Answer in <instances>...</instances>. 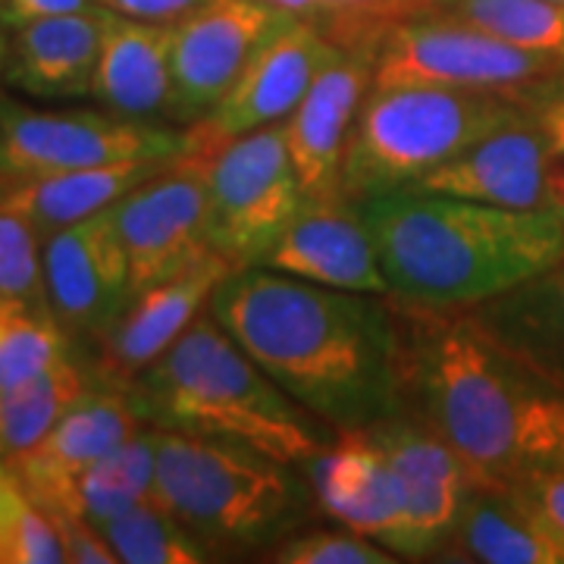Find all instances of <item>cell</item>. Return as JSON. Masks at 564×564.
Instances as JSON below:
<instances>
[{
	"label": "cell",
	"instance_id": "obj_21",
	"mask_svg": "<svg viewBox=\"0 0 564 564\" xmlns=\"http://www.w3.org/2000/svg\"><path fill=\"white\" fill-rule=\"evenodd\" d=\"M110 13V7H95L13 29L3 82L39 101L91 98Z\"/></svg>",
	"mask_w": 564,
	"mask_h": 564
},
{
	"label": "cell",
	"instance_id": "obj_18",
	"mask_svg": "<svg viewBox=\"0 0 564 564\" xmlns=\"http://www.w3.org/2000/svg\"><path fill=\"white\" fill-rule=\"evenodd\" d=\"M417 192L448 195L462 202L511 207V210H540L543 207V141L524 113L489 132L452 161L440 163L417 182L404 185Z\"/></svg>",
	"mask_w": 564,
	"mask_h": 564
},
{
	"label": "cell",
	"instance_id": "obj_30",
	"mask_svg": "<svg viewBox=\"0 0 564 564\" xmlns=\"http://www.w3.org/2000/svg\"><path fill=\"white\" fill-rule=\"evenodd\" d=\"M101 533L122 564H202L207 558V545L151 499L101 524Z\"/></svg>",
	"mask_w": 564,
	"mask_h": 564
},
{
	"label": "cell",
	"instance_id": "obj_14",
	"mask_svg": "<svg viewBox=\"0 0 564 564\" xmlns=\"http://www.w3.org/2000/svg\"><path fill=\"white\" fill-rule=\"evenodd\" d=\"M135 292L173 280L214 254L204 229L202 173L166 161L113 204Z\"/></svg>",
	"mask_w": 564,
	"mask_h": 564
},
{
	"label": "cell",
	"instance_id": "obj_17",
	"mask_svg": "<svg viewBox=\"0 0 564 564\" xmlns=\"http://www.w3.org/2000/svg\"><path fill=\"white\" fill-rule=\"evenodd\" d=\"M373 88V57L343 54L323 69L299 107L282 120L289 158L304 198L343 188V166L364 101Z\"/></svg>",
	"mask_w": 564,
	"mask_h": 564
},
{
	"label": "cell",
	"instance_id": "obj_25",
	"mask_svg": "<svg viewBox=\"0 0 564 564\" xmlns=\"http://www.w3.org/2000/svg\"><path fill=\"white\" fill-rule=\"evenodd\" d=\"M443 549L458 562L564 564L555 533L540 524L508 486H470Z\"/></svg>",
	"mask_w": 564,
	"mask_h": 564
},
{
	"label": "cell",
	"instance_id": "obj_6",
	"mask_svg": "<svg viewBox=\"0 0 564 564\" xmlns=\"http://www.w3.org/2000/svg\"><path fill=\"white\" fill-rule=\"evenodd\" d=\"M511 91L477 88H370L343 166V192L351 202L395 192L452 161L489 132L521 120Z\"/></svg>",
	"mask_w": 564,
	"mask_h": 564
},
{
	"label": "cell",
	"instance_id": "obj_1",
	"mask_svg": "<svg viewBox=\"0 0 564 564\" xmlns=\"http://www.w3.org/2000/svg\"><path fill=\"white\" fill-rule=\"evenodd\" d=\"M389 302L402 411L455 448L474 486L562 474L564 392L508 355L470 307Z\"/></svg>",
	"mask_w": 564,
	"mask_h": 564
},
{
	"label": "cell",
	"instance_id": "obj_43",
	"mask_svg": "<svg viewBox=\"0 0 564 564\" xmlns=\"http://www.w3.org/2000/svg\"><path fill=\"white\" fill-rule=\"evenodd\" d=\"M562 3H564V0H562Z\"/></svg>",
	"mask_w": 564,
	"mask_h": 564
},
{
	"label": "cell",
	"instance_id": "obj_20",
	"mask_svg": "<svg viewBox=\"0 0 564 564\" xmlns=\"http://www.w3.org/2000/svg\"><path fill=\"white\" fill-rule=\"evenodd\" d=\"M148 423L141 421L126 389H91L79 404H73L47 436L29 452L10 458L13 474L20 477L25 496L35 505L47 502L73 474L104 458L110 448L135 436Z\"/></svg>",
	"mask_w": 564,
	"mask_h": 564
},
{
	"label": "cell",
	"instance_id": "obj_26",
	"mask_svg": "<svg viewBox=\"0 0 564 564\" xmlns=\"http://www.w3.org/2000/svg\"><path fill=\"white\" fill-rule=\"evenodd\" d=\"M154 458H158V430L144 426L126 443L110 448L104 458L73 474L39 508L57 514H76L95 527L107 524L120 518L122 511L151 499Z\"/></svg>",
	"mask_w": 564,
	"mask_h": 564
},
{
	"label": "cell",
	"instance_id": "obj_24",
	"mask_svg": "<svg viewBox=\"0 0 564 564\" xmlns=\"http://www.w3.org/2000/svg\"><path fill=\"white\" fill-rule=\"evenodd\" d=\"M166 161H126L51 173L39 180H0V207L39 229L41 239L63 226L95 217L151 180Z\"/></svg>",
	"mask_w": 564,
	"mask_h": 564
},
{
	"label": "cell",
	"instance_id": "obj_31",
	"mask_svg": "<svg viewBox=\"0 0 564 564\" xmlns=\"http://www.w3.org/2000/svg\"><path fill=\"white\" fill-rule=\"evenodd\" d=\"M41 245L32 223L0 207V299L47 304Z\"/></svg>",
	"mask_w": 564,
	"mask_h": 564
},
{
	"label": "cell",
	"instance_id": "obj_42",
	"mask_svg": "<svg viewBox=\"0 0 564 564\" xmlns=\"http://www.w3.org/2000/svg\"><path fill=\"white\" fill-rule=\"evenodd\" d=\"M436 3H440V7H443V0H436Z\"/></svg>",
	"mask_w": 564,
	"mask_h": 564
},
{
	"label": "cell",
	"instance_id": "obj_38",
	"mask_svg": "<svg viewBox=\"0 0 564 564\" xmlns=\"http://www.w3.org/2000/svg\"><path fill=\"white\" fill-rule=\"evenodd\" d=\"M29 502L32 499L25 496V489H22L20 477L13 474V467L7 462H0V564H7L10 545H13V536H17V527H20Z\"/></svg>",
	"mask_w": 564,
	"mask_h": 564
},
{
	"label": "cell",
	"instance_id": "obj_35",
	"mask_svg": "<svg viewBox=\"0 0 564 564\" xmlns=\"http://www.w3.org/2000/svg\"><path fill=\"white\" fill-rule=\"evenodd\" d=\"M524 508L545 524L555 540L562 545L564 540V470L562 474H540V477H530V480H521V484L508 486ZM564 562V558H562Z\"/></svg>",
	"mask_w": 564,
	"mask_h": 564
},
{
	"label": "cell",
	"instance_id": "obj_28",
	"mask_svg": "<svg viewBox=\"0 0 564 564\" xmlns=\"http://www.w3.org/2000/svg\"><path fill=\"white\" fill-rule=\"evenodd\" d=\"M69 333L51 304L0 299V389L69 358Z\"/></svg>",
	"mask_w": 564,
	"mask_h": 564
},
{
	"label": "cell",
	"instance_id": "obj_5",
	"mask_svg": "<svg viewBox=\"0 0 564 564\" xmlns=\"http://www.w3.org/2000/svg\"><path fill=\"white\" fill-rule=\"evenodd\" d=\"M307 496L295 464L239 443L158 430L151 502L182 521L207 549L273 543L299 521Z\"/></svg>",
	"mask_w": 564,
	"mask_h": 564
},
{
	"label": "cell",
	"instance_id": "obj_3",
	"mask_svg": "<svg viewBox=\"0 0 564 564\" xmlns=\"http://www.w3.org/2000/svg\"><path fill=\"white\" fill-rule=\"evenodd\" d=\"M358 204L399 302L477 307L564 258V223L545 207L511 210L417 188Z\"/></svg>",
	"mask_w": 564,
	"mask_h": 564
},
{
	"label": "cell",
	"instance_id": "obj_9",
	"mask_svg": "<svg viewBox=\"0 0 564 564\" xmlns=\"http://www.w3.org/2000/svg\"><path fill=\"white\" fill-rule=\"evenodd\" d=\"M564 61L492 39L455 13H421L399 22L373 57V88L433 85L514 91L552 79Z\"/></svg>",
	"mask_w": 564,
	"mask_h": 564
},
{
	"label": "cell",
	"instance_id": "obj_22",
	"mask_svg": "<svg viewBox=\"0 0 564 564\" xmlns=\"http://www.w3.org/2000/svg\"><path fill=\"white\" fill-rule=\"evenodd\" d=\"M173 25L110 13L91 98L129 120L154 122L173 107Z\"/></svg>",
	"mask_w": 564,
	"mask_h": 564
},
{
	"label": "cell",
	"instance_id": "obj_4",
	"mask_svg": "<svg viewBox=\"0 0 564 564\" xmlns=\"http://www.w3.org/2000/svg\"><path fill=\"white\" fill-rule=\"evenodd\" d=\"M141 421L223 443H239L289 464H307L329 445L321 423L295 402L214 314H202L129 383Z\"/></svg>",
	"mask_w": 564,
	"mask_h": 564
},
{
	"label": "cell",
	"instance_id": "obj_34",
	"mask_svg": "<svg viewBox=\"0 0 564 564\" xmlns=\"http://www.w3.org/2000/svg\"><path fill=\"white\" fill-rule=\"evenodd\" d=\"M66 558V545L61 540V530L54 524V518L39 508L35 502H29L25 514H22L17 536L10 545L7 564H63Z\"/></svg>",
	"mask_w": 564,
	"mask_h": 564
},
{
	"label": "cell",
	"instance_id": "obj_2",
	"mask_svg": "<svg viewBox=\"0 0 564 564\" xmlns=\"http://www.w3.org/2000/svg\"><path fill=\"white\" fill-rule=\"evenodd\" d=\"M276 383L333 430H367L402 411L389 295L232 270L210 307Z\"/></svg>",
	"mask_w": 564,
	"mask_h": 564
},
{
	"label": "cell",
	"instance_id": "obj_15",
	"mask_svg": "<svg viewBox=\"0 0 564 564\" xmlns=\"http://www.w3.org/2000/svg\"><path fill=\"white\" fill-rule=\"evenodd\" d=\"M261 267L333 289L389 295L361 204L351 202L343 188L304 198L299 214L263 254Z\"/></svg>",
	"mask_w": 564,
	"mask_h": 564
},
{
	"label": "cell",
	"instance_id": "obj_11",
	"mask_svg": "<svg viewBox=\"0 0 564 564\" xmlns=\"http://www.w3.org/2000/svg\"><path fill=\"white\" fill-rule=\"evenodd\" d=\"M339 57L343 51L326 39L317 22L289 17L258 47L242 79L232 85L220 107L185 129L188 139L204 151H217L226 141L276 126L299 107L323 69Z\"/></svg>",
	"mask_w": 564,
	"mask_h": 564
},
{
	"label": "cell",
	"instance_id": "obj_12",
	"mask_svg": "<svg viewBox=\"0 0 564 564\" xmlns=\"http://www.w3.org/2000/svg\"><path fill=\"white\" fill-rule=\"evenodd\" d=\"M367 430L389 462L402 502V533L392 552L399 558L436 555L474 486L467 467L436 430L404 411Z\"/></svg>",
	"mask_w": 564,
	"mask_h": 564
},
{
	"label": "cell",
	"instance_id": "obj_7",
	"mask_svg": "<svg viewBox=\"0 0 564 564\" xmlns=\"http://www.w3.org/2000/svg\"><path fill=\"white\" fill-rule=\"evenodd\" d=\"M198 173L210 248L232 270L258 267L304 202L282 122L226 141Z\"/></svg>",
	"mask_w": 564,
	"mask_h": 564
},
{
	"label": "cell",
	"instance_id": "obj_16",
	"mask_svg": "<svg viewBox=\"0 0 564 564\" xmlns=\"http://www.w3.org/2000/svg\"><path fill=\"white\" fill-rule=\"evenodd\" d=\"M229 273L232 263L214 251L180 276L154 282L135 292L122 307L120 317L98 336L101 345V361L95 370L98 380L113 389H129L141 370L158 361L202 317L204 307H210L217 285Z\"/></svg>",
	"mask_w": 564,
	"mask_h": 564
},
{
	"label": "cell",
	"instance_id": "obj_10",
	"mask_svg": "<svg viewBox=\"0 0 564 564\" xmlns=\"http://www.w3.org/2000/svg\"><path fill=\"white\" fill-rule=\"evenodd\" d=\"M295 17L267 0H202L173 22V107L170 120L210 117L242 79L245 66L282 22Z\"/></svg>",
	"mask_w": 564,
	"mask_h": 564
},
{
	"label": "cell",
	"instance_id": "obj_8",
	"mask_svg": "<svg viewBox=\"0 0 564 564\" xmlns=\"http://www.w3.org/2000/svg\"><path fill=\"white\" fill-rule=\"evenodd\" d=\"M182 129L129 120L110 110H41L0 98V180H39L126 161H170Z\"/></svg>",
	"mask_w": 564,
	"mask_h": 564
},
{
	"label": "cell",
	"instance_id": "obj_19",
	"mask_svg": "<svg viewBox=\"0 0 564 564\" xmlns=\"http://www.w3.org/2000/svg\"><path fill=\"white\" fill-rule=\"evenodd\" d=\"M311 489L323 511L355 533L395 549L402 533V502L389 462L370 430H336L307 464Z\"/></svg>",
	"mask_w": 564,
	"mask_h": 564
},
{
	"label": "cell",
	"instance_id": "obj_32",
	"mask_svg": "<svg viewBox=\"0 0 564 564\" xmlns=\"http://www.w3.org/2000/svg\"><path fill=\"white\" fill-rule=\"evenodd\" d=\"M273 562L282 564H392L399 555L383 543L355 533V530H317L304 533L289 543H282L273 555Z\"/></svg>",
	"mask_w": 564,
	"mask_h": 564
},
{
	"label": "cell",
	"instance_id": "obj_33",
	"mask_svg": "<svg viewBox=\"0 0 564 564\" xmlns=\"http://www.w3.org/2000/svg\"><path fill=\"white\" fill-rule=\"evenodd\" d=\"M530 120L543 141V207L564 223V88L540 98Z\"/></svg>",
	"mask_w": 564,
	"mask_h": 564
},
{
	"label": "cell",
	"instance_id": "obj_41",
	"mask_svg": "<svg viewBox=\"0 0 564 564\" xmlns=\"http://www.w3.org/2000/svg\"><path fill=\"white\" fill-rule=\"evenodd\" d=\"M7 61H10V35H7V25L0 22V82L7 73Z\"/></svg>",
	"mask_w": 564,
	"mask_h": 564
},
{
	"label": "cell",
	"instance_id": "obj_37",
	"mask_svg": "<svg viewBox=\"0 0 564 564\" xmlns=\"http://www.w3.org/2000/svg\"><path fill=\"white\" fill-rule=\"evenodd\" d=\"M95 7H104V3L101 0H0V22L7 29H20L29 22L82 13V10H95Z\"/></svg>",
	"mask_w": 564,
	"mask_h": 564
},
{
	"label": "cell",
	"instance_id": "obj_40",
	"mask_svg": "<svg viewBox=\"0 0 564 564\" xmlns=\"http://www.w3.org/2000/svg\"><path fill=\"white\" fill-rule=\"evenodd\" d=\"M273 7H280L285 13H295V17H321L323 13V0H267Z\"/></svg>",
	"mask_w": 564,
	"mask_h": 564
},
{
	"label": "cell",
	"instance_id": "obj_39",
	"mask_svg": "<svg viewBox=\"0 0 564 564\" xmlns=\"http://www.w3.org/2000/svg\"><path fill=\"white\" fill-rule=\"evenodd\" d=\"M101 3L104 7H110L113 13L132 17V20L173 25V22H180L185 13H192L202 0H101Z\"/></svg>",
	"mask_w": 564,
	"mask_h": 564
},
{
	"label": "cell",
	"instance_id": "obj_29",
	"mask_svg": "<svg viewBox=\"0 0 564 564\" xmlns=\"http://www.w3.org/2000/svg\"><path fill=\"white\" fill-rule=\"evenodd\" d=\"M458 20L470 22L492 39L533 54L564 61L562 0H443Z\"/></svg>",
	"mask_w": 564,
	"mask_h": 564
},
{
	"label": "cell",
	"instance_id": "obj_13",
	"mask_svg": "<svg viewBox=\"0 0 564 564\" xmlns=\"http://www.w3.org/2000/svg\"><path fill=\"white\" fill-rule=\"evenodd\" d=\"M41 261L47 304L69 336L98 339L135 295L113 207L51 232Z\"/></svg>",
	"mask_w": 564,
	"mask_h": 564
},
{
	"label": "cell",
	"instance_id": "obj_27",
	"mask_svg": "<svg viewBox=\"0 0 564 564\" xmlns=\"http://www.w3.org/2000/svg\"><path fill=\"white\" fill-rule=\"evenodd\" d=\"M91 389L88 370H82L73 355L22 383L0 389V462H10L41 443L47 430Z\"/></svg>",
	"mask_w": 564,
	"mask_h": 564
},
{
	"label": "cell",
	"instance_id": "obj_36",
	"mask_svg": "<svg viewBox=\"0 0 564 564\" xmlns=\"http://www.w3.org/2000/svg\"><path fill=\"white\" fill-rule=\"evenodd\" d=\"M54 518V524L61 530V540L66 545V558L76 564H117V552L110 549L101 527L88 524L76 514H57L47 511Z\"/></svg>",
	"mask_w": 564,
	"mask_h": 564
},
{
	"label": "cell",
	"instance_id": "obj_23",
	"mask_svg": "<svg viewBox=\"0 0 564 564\" xmlns=\"http://www.w3.org/2000/svg\"><path fill=\"white\" fill-rule=\"evenodd\" d=\"M470 314L508 355L564 392V258Z\"/></svg>",
	"mask_w": 564,
	"mask_h": 564
}]
</instances>
